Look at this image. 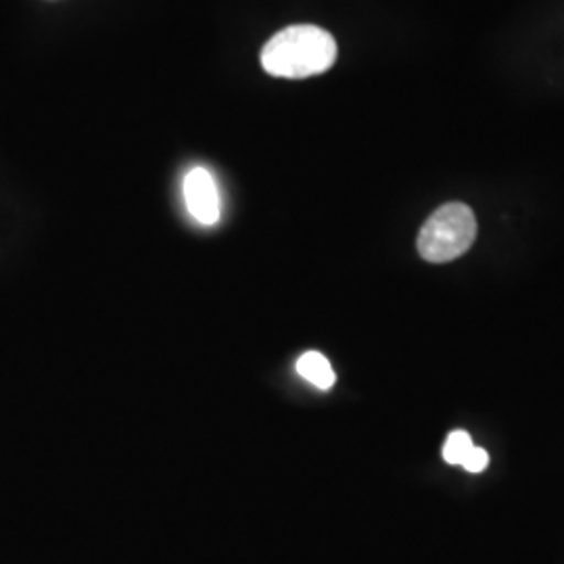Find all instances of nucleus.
Wrapping results in <instances>:
<instances>
[{"label": "nucleus", "mask_w": 564, "mask_h": 564, "mask_svg": "<svg viewBox=\"0 0 564 564\" xmlns=\"http://www.w3.org/2000/svg\"><path fill=\"white\" fill-rule=\"evenodd\" d=\"M337 61V42L318 25H291L263 44L262 67L276 78L318 76Z\"/></svg>", "instance_id": "1"}, {"label": "nucleus", "mask_w": 564, "mask_h": 564, "mask_svg": "<svg viewBox=\"0 0 564 564\" xmlns=\"http://www.w3.org/2000/svg\"><path fill=\"white\" fill-rule=\"evenodd\" d=\"M477 239V218L464 203H445L421 228L419 253L431 263L458 260Z\"/></svg>", "instance_id": "2"}, {"label": "nucleus", "mask_w": 564, "mask_h": 564, "mask_svg": "<svg viewBox=\"0 0 564 564\" xmlns=\"http://www.w3.org/2000/svg\"><path fill=\"white\" fill-rule=\"evenodd\" d=\"M184 202L188 207V214L203 224L212 226L218 223L223 216V203L216 178L205 167H193L184 178Z\"/></svg>", "instance_id": "3"}, {"label": "nucleus", "mask_w": 564, "mask_h": 564, "mask_svg": "<svg viewBox=\"0 0 564 564\" xmlns=\"http://www.w3.org/2000/svg\"><path fill=\"white\" fill-rule=\"evenodd\" d=\"M297 372L302 375L307 383L318 387V389H330L335 384V370L330 362L318 351H305L302 358L297 360Z\"/></svg>", "instance_id": "4"}, {"label": "nucleus", "mask_w": 564, "mask_h": 564, "mask_svg": "<svg viewBox=\"0 0 564 564\" xmlns=\"http://www.w3.org/2000/svg\"><path fill=\"white\" fill-rule=\"evenodd\" d=\"M475 447L468 433L454 431L444 445V460L447 464H463L466 454Z\"/></svg>", "instance_id": "5"}, {"label": "nucleus", "mask_w": 564, "mask_h": 564, "mask_svg": "<svg viewBox=\"0 0 564 564\" xmlns=\"http://www.w3.org/2000/svg\"><path fill=\"white\" fill-rule=\"evenodd\" d=\"M487 464H489V454L481 449V447H473L468 454H466V458H464L463 464L468 473H481L487 468Z\"/></svg>", "instance_id": "6"}]
</instances>
